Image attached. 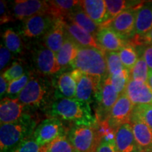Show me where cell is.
<instances>
[{
    "instance_id": "cell-21",
    "label": "cell",
    "mask_w": 152,
    "mask_h": 152,
    "mask_svg": "<svg viewBox=\"0 0 152 152\" xmlns=\"http://www.w3.org/2000/svg\"><path fill=\"white\" fill-rule=\"evenodd\" d=\"M53 82L55 90V99L75 98L76 83L71 72H66L60 74Z\"/></svg>"
},
{
    "instance_id": "cell-12",
    "label": "cell",
    "mask_w": 152,
    "mask_h": 152,
    "mask_svg": "<svg viewBox=\"0 0 152 152\" xmlns=\"http://www.w3.org/2000/svg\"><path fill=\"white\" fill-rule=\"evenodd\" d=\"M49 1L39 0H16L13 4L12 15L15 19L24 20L35 15L48 13Z\"/></svg>"
},
{
    "instance_id": "cell-44",
    "label": "cell",
    "mask_w": 152,
    "mask_h": 152,
    "mask_svg": "<svg viewBox=\"0 0 152 152\" xmlns=\"http://www.w3.org/2000/svg\"><path fill=\"white\" fill-rule=\"evenodd\" d=\"M148 85H149L150 87L152 90V71H149V76H148V80H147Z\"/></svg>"
},
{
    "instance_id": "cell-45",
    "label": "cell",
    "mask_w": 152,
    "mask_h": 152,
    "mask_svg": "<svg viewBox=\"0 0 152 152\" xmlns=\"http://www.w3.org/2000/svg\"><path fill=\"white\" fill-rule=\"evenodd\" d=\"M39 152H49L48 151V144H47V145H45V146H42V147H41Z\"/></svg>"
},
{
    "instance_id": "cell-38",
    "label": "cell",
    "mask_w": 152,
    "mask_h": 152,
    "mask_svg": "<svg viewBox=\"0 0 152 152\" xmlns=\"http://www.w3.org/2000/svg\"><path fill=\"white\" fill-rule=\"evenodd\" d=\"M40 148V146L31 137L21 142L11 152H39Z\"/></svg>"
},
{
    "instance_id": "cell-1",
    "label": "cell",
    "mask_w": 152,
    "mask_h": 152,
    "mask_svg": "<svg viewBox=\"0 0 152 152\" xmlns=\"http://www.w3.org/2000/svg\"><path fill=\"white\" fill-rule=\"evenodd\" d=\"M49 117L59 118L77 125L94 126L97 119L93 115L90 105L77 99H56L47 109Z\"/></svg>"
},
{
    "instance_id": "cell-22",
    "label": "cell",
    "mask_w": 152,
    "mask_h": 152,
    "mask_svg": "<svg viewBox=\"0 0 152 152\" xmlns=\"http://www.w3.org/2000/svg\"><path fill=\"white\" fill-rule=\"evenodd\" d=\"M66 33L80 47L101 49L94 36L73 23L66 21Z\"/></svg>"
},
{
    "instance_id": "cell-7",
    "label": "cell",
    "mask_w": 152,
    "mask_h": 152,
    "mask_svg": "<svg viewBox=\"0 0 152 152\" xmlns=\"http://www.w3.org/2000/svg\"><path fill=\"white\" fill-rule=\"evenodd\" d=\"M32 61L36 73L42 76H49L58 73L61 67L58 64L56 55L43 45H37L32 51Z\"/></svg>"
},
{
    "instance_id": "cell-41",
    "label": "cell",
    "mask_w": 152,
    "mask_h": 152,
    "mask_svg": "<svg viewBox=\"0 0 152 152\" xmlns=\"http://www.w3.org/2000/svg\"><path fill=\"white\" fill-rule=\"evenodd\" d=\"M132 39V45H152V30L149 33L142 36H134Z\"/></svg>"
},
{
    "instance_id": "cell-6",
    "label": "cell",
    "mask_w": 152,
    "mask_h": 152,
    "mask_svg": "<svg viewBox=\"0 0 152 152\" xmlns=\"http://www.w3.org/2000/svg\"><path fill=\"white\" fill-rule=\"evenodd\" d=\"M76 83L75 99L89 105L96 100L103 79L82 73L78 70L71 71Z\"/></svg>"
},
{
    "instance_id": "cell-5",
    "label": "cell",
    "mask_w": 152,
    "mask_h": 152,
    "mask_svg": "<svg viewBox=\"0 0 152 152\" xmlns=\"http://www.w3.org/2000/svg\"><path fill=\"white\" fill-rule=\"evenodd\" d=\"M66 136L78 152H94L99 142L96 125H73L66 133Z\"/></svg>"
},
{
    "instance_id": "cell-42",
    "label": "cell",
    "mask_w": 152,
    "mask_h": 152,
    "mask_svg": "<svg viewBox=\"0 0 152 152\" xmlns=\"http://www.w3.org/2000/svg\"><path fill=\"white\" fill-rule=\"evenodd\" d=\"M144 60L149 68V71H152V45H147L142 53Z\"/></svg>"
},
{
    "instance_id": "cell-8",
    "label": "cell",
    "mask_w": 152,
    "mask_h": 152,
    "mask_svg": "<svg viewBox=\"0 0 152 152\" xmlns=\"http://www.w3.org/2000/svg\"><path fill=\"white\" fill-rule=\"evenodd\" d=\"M65 127L61 120L49 117L37 125L32 137L40 147L51 143L58 137L66 134Z\"/></svg>"
},
{
    "instance_id": "cell-17",
    "label": "cell",
    "mask_w": 152,
    "mask_h": 152,
    "mask_svg": "<svg viewBox=\"0 0 152 152\" xmlns=\"http://www.w3.org/2000/svg\"><path fill=\"white\" fill-rule=\"evenodd\" d=\"M25 108L18 99L4 97L0 103L1 125L16 122L26 113Z\"/></svg>"
},
{
    "instance_id": "cell-16",
    "label": "cell",
    "mask_w": 152,
    "mask_h": 152,
    "mask_svg": "<svg viewBox=\"0 0 152 152\" xmlns=\"http://www.w3.org/2000/svg\"><path fill=\"white\" fill-rule=\"evenodd\" d=\"M66 36V20L57 18L44 36L43 45L56 54L64 45Z\"/></svg>"
},
{
    "instance_id": "cell-24",
    "label": "cell",
    "mask_w": 152,
    "mask_h": 152,
    "mask_svg": "<svg viewBox=\"0 0 152 152\" xmlns=\"http://www.w3.org/2000/svg\"><path fill=\"white\" fill-rule=\"evenodd\" d=\"M152 30V2L142 4L137 11L134 36H142Z\"/></svg>"
},
{
    "instance_id": "cell-46",
    "label": "cell",
    "mask_w": 152,
    "mask_h": 152,
    "mask_svg": "<svg viewBox=\"0 0 152 152\" xmlns=\"http://www.w3.org/2000/svg\"><path fill=\"white\" fill-rule=\"evenodd\" d=\"M151 152H152V150H151Z\"/></svg>"
},
{
    "instance_id": "cell-31",
    "label": "cell",
    "mask_w": 152,
    "mask_h": 152,
    "mask_svg": "<svg viewBox=\"0 0 152 152\" xmlns=\"http://www.w3.org/2000/svg\"><path fill=\"white\" fill-rule=\"evenodd\" d=\"M149 68L142 54L139 56L137 61L130 71V79L134 81L147 83Z\"/></svg>"
},
{
    "instance_id": "cell-34",
    "label": "cell",
    "mask_w": 152,
    "mask_h": 152,
    "mask_svg": "<svg viewBox=\"0 0 152 152\" xmlns=\"http://www.w3.org/2000/svg\"><path fill=\"white\" fill-rule=\"evenodd\" d=\"M49 152H78L68 140L66 134L58 137L48 144Z\"/></svg>"
},
{
    "instance_id": "cell-4",
    "label": "cell",
    "mask_w": 152,
    "mask_h": 152,
    "mask_svg": "<svg viewBox=\"0 0 152 152\" xmlns=\"http://www.w3.org/2000/svg\"><path fill=\"white\" fill-rule=\"evenodd\" d=\"M71 66L87 75L104 79L108 75L105 52L94 47H80Z\"/></svg>"
},
{
    "instance_id": "cell-9",
    "label": "cell",
    "mask_w": 152,
    "mask_h": 152,
    "mask_svg": "<svg viewBox=\"0 0 152 152\" xmlns=\"http://www.w3.org/2000/svg\"><path fill=\"white\" fill-rule=\"evenodd\" d=\"M49 13H44L30 17L23 20L19 33L26 38H38L45 36L52 27L55 20Z\"/></svg>"
},
{
    "instance_id": "cell-15",
    "label": "cell",
    "mask_w": 152,
    "mask_h": 152,
    "mask_svg": "<svg viewBox=\"0 0 152 152\" xmlns=\"http://www.w3.org/2000/svg\"><path fill=\"white\" fill-rule=\"evenodd\" d=\"M95 39L104 52H119L128 43L109 27H101Z\"/></svg>"
},
{
    "instance_id": "cell-11",
    "label": "cell",
    "mask_w": 152,
    "mask_h": 152,
    "mask_svg": "<svg viewBox=\"0 0 152 152\" xmlns=\"http://www.w3.org/2000/svg\"><path fill=\"white\" fill-rule=\"evenodd\" d=\"M134 107L128 96L125 94H121L110 111L106 121L112 128L116 130L121 125L130 122Z\"/></svg>"
},
{
    "instance_id": "cell-19",
    "label": "cell",
    "mask_w": 152,
    "mask_h": 152,
    "mask_svg": "<svg viewBox=\"0 0 152 152\" xmlns=\"http://www.w3.org/2000/svg\"><path fill=\"white\" fill-rule=\"evenodd\" d=\"M80 7L96 25L103 27L107 22V8L104 0H83Z\"/></svg>"
},
{
    "instance_id": "cell-10",
    "label": "cell",
    "mask_w": 152,
    "mask_h": 152,
    "mask_svg": "<svg viewBox=\"0 0 152 152\" xmlns=\"http://www.w3.org/2000/svg\"><path fill=\"white\" fill-rule=\"evenodd\" d=\"M141 5L123 11L106 27L111 28L125 40L128 38L133 37L135 32L137 11Z\"/></svg>"
},
{
    "instance_id": "cell-3",
    "label": "cell",
    "mask_w": 152,
    "mask_h": 152,
    "mask_svg": "<svg viewBox=\"0 0 152 152\" xmlns=\"http://www.w3.org/2000/svg\"><path fill=\"white\" fill-rule=\"evenodd\" d=\"M37 122L26 113L14 123L1 125L0 152H11L15 148L33 135Z\"/></svg>"
},
{
    "instance_id": "cell-29",
    "label": "cell",
    "mask_w": 152,
    "mask_h": 152,
    "mask_svg": "<svg viewBox=\"0 0 152 152\" xmlns=\"http://www.w3.org/2000/svg\"><path fill=\"white\" fill-rule=\"evenodd\" d=\"M118 54L123 65L130 71L139 58L136 49L132 43L128 42L119 51Z\"/></svg>"
},
{
    "instance_id": "cell-25",
    "label": "cell",
    "mask_w": 152,
    "mask_h": 152,
    "mask_svg": "<svg viewBox=\"0 0 152 152\" xmlns=\"http://www.w3.org/2000/svg\"><path fill=\"white\" fill-rule=\"evenodd\" d=\"M78 50L79 45L66 35L64 45L56 54L57 61L61 68L71 65L77 56Z\"/></svg>"
},
{
    "instance_id": "cell-33",
    "label": "cell",
    "mask_w": 152,
    "mask_h": 152,
    "mask_svg": "<svg viewBox=\"0 0 152 152\" xmlns=\"http://www.w3.org/2000/svg\"><path fill=\"white\" fill-rule=\"evenodd\" d=\"M108 75L111 76L125 68L123 65L118 52H105Z\"/></svg>"
},
{
    "instance_id": "cell-23",
    "label": "cell",
    "mask_w": 152,
    "mask_h": 152,
    "mask_svg": "<svg viewBox=\"0 0 152 152\" xmlns=\"http://www.w3.org/2000/svg\"><path fill=\"white\" fill-rule=\"evenodd\" d=\"M66 21L73 23L77 25L79 27L86 30L91 35L96 37L99 30L100 29V26L96 25L87 14L85 12L84 10L80 7V5L75 7L73 11L68 15L65 19Z\"/></svg>"
},
{
    "instance_id": "cell-36",
    "label": "cell",
    "mask_w": 152,
    "mask_h": 152,
    "mask_svg": "<svg viewBox=\"0 0 152 152\" xmlns=\"http://www.w3.org/2000/svg\"><path fill=\"white\" fill-rule=\"evenodd\" d=\"M132 116L140 119L152 130V105L134 106Z\"/></svg>"
},
{
    "instance_id": "cell-39",
    "label": "cell",
    "mask_w": 152,
    "mask_h": 152,
    "mask_svg": "<svg viewBox=\"0 0 152 152\" xmlns=\"http://www.w3.org/2000/svg\"><path fill=\"white\" fill-rule=\"evenodd\" d=\"M14 18L13 15L9 11L7 2L4 0H1L0 1V22H1V25L14 21Z\"/></svg>"
},
{
    "instance_id": "cell-43",
    "label": "cell",
    "mask_w": 152,
    "mask_h": 152,
    "mask_svg": "<svg viewBox=\"0 0 152 152\" xmlns=\"http://www.w3.org/2000/svg\"><path fill=\"white\" fill-rule=\"evenodd\" d=\"M7 83L8 82L7 81V80L3 77L2 75H1V77H0V96H1V99H3V96L7 94L9 85Z\"/></svg>"
},
{
    "instance_id": "cell-27",
    "label": "cell",
    "mask_w": 152,
    "mask_h": 152,
    "mask_svg": "<svg viewBox=\"0 0 152 152\" xmlns=\"http://www.w3.org/2000/svg\"><path fill=\"white\" fill-rule=\"evenodd\" d=\"M48 1L49 5V14L55 18H63L64 20L80 4V1L75 0H54Z\"/></svg>"
},
{
    "instance_id": "cell-35",
    "label": "cell",
    "mask_w": 152,
    "mask_h": 152,
    "mask_svg": "<svg viewBox=\"0 0 152 152\" xmlns=\"http://www.w3.org/2000/svg\"><path fill=\"white\" fill-rule=\"evenodd\" d=\"M28 71L26 70V66L23 65V63L15 61L1 75L7 80L8 83H10L11 81H14L15 80L21 77Z\"/></svg>"
},
{
    "instance_id": "cell-13",
    "label": "cell",
    "mask_w": 152,
    "mask_h": 152,
    "mask_svg": "<svg viewBox=\"0 0 152 152\" xmlns=\"http://www.w3.org/2000/svg\"><path fill=\"white\" fill-rule=\"evenodd\" d=\"M120 96L121 95H119L112 85L110 77L107 75L102 81L96 99L101 109V113L97 121H102L103 117L102 115H104V121L107 119L110 111Z\"/></svg>"
},
{
    "instance_id": "cell-37",
    "label": "cell",
    "mask_w": 152,
    "mask_h": 152,
    "mask_svg": "<svg viewBox=\"0 0 152 152\" xmlns=\"http://www.w3.org/2000/svg\"><path fill=\"white\" fill-rule=\"evenodd\" d=\"M94 152H118L115 139H110L106 137H100Z\"/></svg>"
},
{
    "instance_id": "cell-20",
    "label": "cell",
    "mask_w": 152,
    "mask_h": 152,
    "mask_svg": "<svg viewBox=\"0 0 152 152\" xmlns=\"http://www.w3.org/2000/svg\"><path fill=\"white\" fill-rule=\"evenodd\" d=\"M130 124L137 143L142 152L152 150V130L140 119L131 116Z\"/></svg>"
},
{
    "instance_id": "cell-28",
    "label": "cell",
    "mask_w": 152,
    "mask_h": 152,
    "mask_svg": "<svg viewBox=\"0 0 152 152\" xmlns=\"http://www.w3.org/2000/svg\"><path fill=\"white\" fill-rule=\"evenodd\" d=\"M4 46L11 53L19 54L23 50V42L20 35L15 32L12 28H8L4 31L3 35Z\"/></svg>"
},
{
    "instance_id": "cell-18",
    "label": "cell",
    "mask_w": 152,
    "mask_h": 152,
    "mask_svg": "<svg viewBox=\"0 0 152 152\" xmlns=\"http://www.w3.org/2000/svg\"><path fill=\"white\" fill-rule=\"evenodd\" d=\"M115 145L118 152H142L134 138L130 123H125L115 130Z\"/></svg>"
},
{
    "instance_id": "cell-30",
    "label": "cell",
    "mask_w": 152,
    "mask_h": 152,
    "mask_svg": "<svg viewBox=\"0 0 152 152\" xmlns=\"http://www.w3.org/2000/svg\"><path fill=\"white\" fill-rule=\"evenodd\" d=\"M32 75H33V72L28 71L20 78L8 83V90L7 92V95L8 96L7 97L11 99H18L19 94L26 87L31 78Z\"/></svg>"
},
{
    "instance_id": "cell-14",
    "label": "cell",
    "mask_w": 152,
    "mask_h": 152,
    "mask_svg": "<svg viewBox=\"0 0 152 152\" xmlns=\"http://www.w3.org/2000/svg\"><path fill=\"white\" fill-rule=\"evenodd\" d=\"M124 94L134 106L152 105V90L147 83L130 80Z\"/></svg>"
},
{
    "instance_id": "cell-32",
    "label": "cell",
    "mask_w": 152,
    "mask_h": 152,
    "mask_svg": "<svg viewBox=\"0 0 152 152\" xmlns=\"http://www.w3.org/2000/svg\"><path fill=\"white\" fill-rule=\"evenodd\" d=\"M109 77L112 85L119 95L124 94L127 85L130 80V71L126 68H124L118 73Z\"/></svg>"
},
{
    "instance_id": "cell-26",
    "label": "cell",
    "mask_w": 152,
    "mask_h": 152,
    "mask_svg": "<svg viewBox=\"0 0 152 152\" xmlns=\"http://www.w3.org/2000/svg\"><path fill=\"white\" fill-rule=\"evenodd\" d=\"M105 1L107 8L108 18L107 22L103 27H106L115 17L121 14L123 11L138 7L143 4V1H125V0H114V1L106 0Z\"/></svg>"
},
{
    "instance_id": "cell-2",
    "label": "cell",
    "mask_w": 152,
    "mask_h": 152,
    "mask_svg": "<svg viewBox=\"0 0 152 152\" xmlns=\"http://www.w3.org/2000/svg\"><path fill=\"white\" fill-rule=\"evenodd\" d=\"M54 82L47 77L34 73L26 87L19 94L18 99L26 107L47 109L54 96Z\"/></svg>"
},
{
    "instance_id": "cell-40",
    "label": "cell",
    "mask_w": 152,
    "mask_h": 152,
    "mask_svg": "<svg viewBox=\"0 0 152 152\" xmlns=\"http://www.w3.org/2000/svg\"><path fill=\"white\" fill-rule=\"evenodd\" d=\"M11 52L2 44L0 47V70L2 71L9 64L11 59Z\"/></svg>"
}]
</instances>
